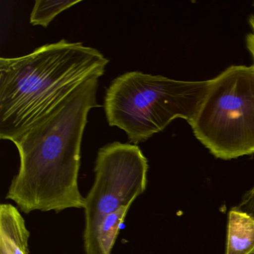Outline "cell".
Segmentation results:
<instances>
[{
	"mask_svg": "<svg viewBox=\"0 0 254 254\" xmlns=\"http://www.w3.org/2000/svg\"><path fill=\"white\" fill-rule=\"evenodd\" d=\"M99 78L83 82L60 106L13 141L20 167L5 198L25 214L84 209L78 186L81 146Z\"/></svg>",
	"mask_w": 254,
	"mask_h": 254,
	"instance_id": "obj_1",
	"label": "cell"
},
{
	"mask_svg": "<svg viewBox=\"0 0 254 254\" xmlns=\"http://www.w3.org/2000/svg\"><path fill=\"white\" fill-rule=\"evenodd\" d=\"M109 61L93 47L62 40L18 58L0 59V138L11 142L60 106Z\"/></svg>",
	"mask_w": 254,
	"mask_h": 254,
	"instance_id": "obj_2",
	"label": "cell"
},
{
	"mask_svg": "<svg viewBox=\"0 0 254 254\" xmlns=\"http://www.w3.org/2000/svg\"><path fill=\"white\" fill-rule=\"evenodd\" d=\"M207 81H181L163 75L127 72L105 93V115L111 127L124 130L133 145L163 131L177 119L190 121L207 89Z\"/></svg>",
	"mask_w": 254,
	"mask_h": 254,
	"instance_id": "obj_3",
	"label": "cell"
},
{
	"mask_svg": "<svg viewBox=\"0 0 254 254\" xmlns=\"http://www.w3.org/2000/svg\"><path fill=\"white\" fill-rule=\"evenodd\" d=\"M188 123L216 158L229 160L254 154V64L233 65L209 80Z\"/></svg>",
	"mask_w": 254,
	"mask_h": 254,
	"instance_id": "obj_4",
	"label": "cell"
},
{
	"mask_svg": "<svg viewBox=\"0 0 254 254\" xmlns=\"http://www.w3.org/2000/svg\"><path fill=\"white\" fill-rule=\"evenodd\" d=\"M148 172V160L138 145L114 142L99 150L84 206L85 254H102L98 233L102 221L122 206H132L145 192Z\"/></svg>",
	"mask_w": 254,
	"mask_h": 254,
	"instance_id": "obj_5",
	"label": "cell"
},
{
	"mask_svg": "<svg viewBox=\"0 0 254 254\" xmlns=\"http://www.w3.org/2000/svg\"><path fill=\"white\" fill-rule=\"evenodd\" d=\"M30 232L17 206L5 203L0 205V243L8 254H29Z\"/></svg>",
	"mask_w": 254,
	"mask_h": 254,
	"instance_id": "obj_6",
	"label": "cell"
},
{
	"mask_svg": "<svg viewBox=\"0 0 254 254\" xmlns=\"http://www.w3.org/2000/svg\"><path fill=\"white\" fill-rule=\"evenodd\" d=\"M254 250V218L235 208L228 214L226 254H249Z\"/></svg>",
	"mask_w": 254,
	"mask_h": 254,
	"instance_id": "obj_7",
	"label": "cell"
},
{
	"mask_svg": "<svg viewBox=\"0 0 254 254\" xmlns=\"http://www.w3.org/2000/svg\"><path fill=\"white\" fill-rule=\"evenodd\" d=\"M131 205L122 206L114 213L108 215L102 221L99 229L98 238L102 254H111L120 231V226L124 222Z\"/></svg>",
	"mask_w": 254,
	"mask_h": 254,
	"instance_id": "obj_8",
	"label": "cell"
},
{
	"mask_svg": "<svg viewBox=\"0 0 254 254\" xmlns=\"http://www.w3.org/2000/svg\"><path fill=\"white\" fill-rule=\"evenodd\" d=\"M78 1H47L38 0L35 2L30 15V23L32 26L48 27L50 23L61 13L76 5Z\"/></svg>",
	"mask_w": 254,
	"mask_h": 254,
	"instance_id": "obj_9",
	"label": "cell"
},
{
	"mask_svg": "<svg viewBox=\"0 0 254 254\" xmlns=\"http://www.w3.org/2000/svg\"><path fill=\"white\" fill-rule=\"evenodd\" d=\"M236 208L248 212L254 218V186L244 194L239 206Z\"/></svg>",
	"mask_w": 254,
	"mask_h": 254,
	"instance_id": "obj_10",
	"label": "cell"
},
{
	"mask_svg": "<svg viewBox=\"0 0 254 254\" xmlns=\"http://www.w3.org/2000/svg\"><path fill=\"white\" fill-rule=\"evenodd\" d=\"M246 41L248 51L251 53L254 62V34H249L247 37Z\"/></svg>",
	"mask_w": 254,
	"mask_h": 254,
	"instance_id": "obj_11",
	"label": "cell"
},
{
	"mask_svg": "<svg viewBox=\"0 0 254 254\" xmlns=\"http://www.w3.org/2000/svg\"><path fill=\"white\" fill-rule=\"evenodd\" d=\"M0 254H8L5 247L1 243H0Z\"/></svg>",
	"mask_w": 254,
	"mask_h": 254,
	"instance_id": "obj_12",
	"label": "cell"
},
{
	"mask_svg": "<svg viewBox=\"0 0 254 254\" xmlns=\"http://www.w3.org/2000/svg\"><path fill=\"white\" fill-rule=\"evenodd\" d=\"M250 24H251V27H252L253 30H254L253 33L254 34V15L250 19Z\"/></svg>",
	"mask_w": 254,
	"mask_h": 254,
	"instance_id": "obj_13",
	"label": "cell"
},
{
	"mask_svg": "<svg viewBox=\"0 0 254 254\" xmlns=\"http://www.w3.org/2000/svg\"><path fill=\"white\" fill-rule=\"evenodd\" d=\"M249 254H254V251H252V252L250 253Z\"/></svg>",
	"mask_w": 254,
	"mask_h": 254,
	"instance_id": "obj_14",
	"label": "cell"
}]
</instances>
